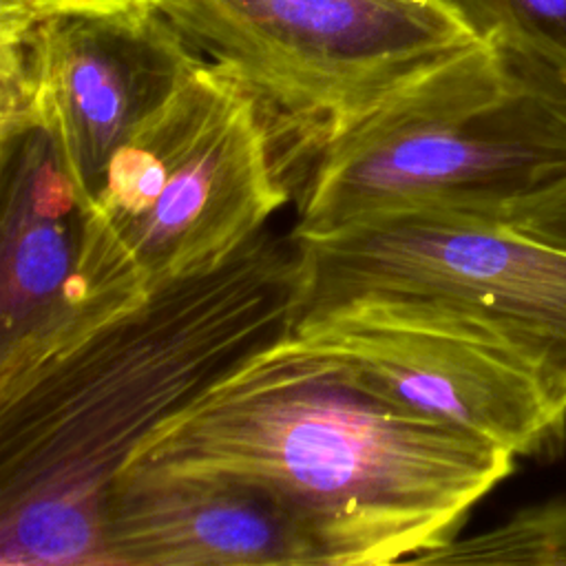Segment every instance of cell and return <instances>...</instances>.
Masks as SVG:
<instances>
[{
  "instance_id": "cell-4",
  "label": "cell",
  "mask_w": 566,
  "mask_h": 566,
  "mask_svg": "<svg viewBox=\"0 0 566 566\" xmlns=\"http://www.w3.org/2000/svg\"><path fill=\"white\" fill-rule=\"evenodd\" d=\"M566 175V75L478 42L314 157L294 237L409 208L502 217Z\"/></svg>"
},
{
  "instance_id": "cell-5",
  "label": "cell",
  "mask_w": 566,
  "mask_h": 566,
  "mask_svg": "<svg viewBox=\"0 0 566 566\" xmlns=\"http://www.w3.org/2000/svg\"><path fill=\"white\" fill-rule=\"evenodd\" d=\"M265 108L279 148L312 157L482 42L447 0H150Z\"/></svg>"
},
{
  "instance_id": "cell-13",
  "label": "cell",
  "mask_w": 566,
  "mask_h": 566,
  "mask_svg": "<svg viewBox=\"0 0 566 566\" xmlns=\"http://www.w3.org/2000/svg\"><path fill=\"white\" fill-rule=\"evenodd\" d=\"M142 4H150V0H0V35L20 33L51 15L115 11Z\"/></svg>"
},
{
  "instance_id": "cell-1",
  "label": "cell",
  "mask_w": 566,
  "mask_h": 566,
  "mask_svg": "<svg viewBox=\"0 0 566 566\" xmlns=\"http://www.w3.org/2000/svg\"><path fill=\"white\" fill-rule=\"evenodd\" d=\"M511 451L418 416L287 332L153 429L119 473H226L272 491L327 566L420 562L515 469Z\"/></svg>"
},
{
  "instance_id": "cell-8",
  "label": "cell",
  "mask_w": 566,
  "mask_h": 566,
  "mask_svg": "<svg viewBox=\"0 0 566 566\" xmlns=\"http://www.w3.org/2000/svg\"><path fill=\"white\" fill-rule=\"evenodd\" d=\"M378 396L513 455L555 458L562 424L535 378L493 336L444 307L365 298L301 314L292 329Z\"/></svg>"
},
{
  "instance_id": "cell-2",
  "label": "cell",
  "mask_w": 566,
  "mask_h": 566,
  "mask_svg": "<svg viewBox=\"0 0 566 566\" xmlns=\"http://www.w3.org/2000/svg\"><path fill=\"white\" fill-rule=\"evenodd\" d=\"M292 234L259 232L214 270L104 321L0 398V564L102 566V506L133 449L292 329Z\"/></svg>"
},
{
  "instance_id": "cell-10",
  "label": "cell",
  "mask_w": 566,
  "mask_h": 566,
  "mask_svg": "<svg viewBox=\"0 0 566 566\" xmlns=\"http://www.w3.org/2000/svg\"><path fill=\"white\" fill-rule=\"evenodd\" d=\"M2 144L0 398L75 336L84 208L49 137L29 128Z\"/></svg>"
},
{
  "instance_id": "cell-6",
  "label": "cell",
  "mask_w": 566,
  "mask_h": 566,
  "mask_svg": "<svg viewBox=\"0 0 566 566\" xmlns=\"http://www.w3.org/2000/svg\"><path fill=\"white\" fill-rule=\"evenodd\" d=\"M292 239L303 272L294 321L365 298L444 307L513 354L566 424V250L502 217L440 208L385 212Z\"/></svg>"
},
{
  "instance_id": "cell-7",
  "label": "cell",
  "mask_w": 566,
  "mask_h": 566,
  "mask_svg": "<svg viewBox=\"0 0 566 566\" xmlns=\"http://www.w3.org/2000/svg\"><path fill=\"white\" fill-rule=\"evenodd\" d=\"M201 60L153 2L44 18L0 35V139L42 130L86 210L113 153Z\"/></svg>"
},
{
  "instance_id": "cell-9",
  "label": "cell",
  "mask_w": 566,
  "mask_h": 566,
  "mask_svg": "<svg viewBox=\"0 0 566 566\" xmlns=\"http://www.w3.org/2000/svg\"><path fill=\"white\" fill-rule=\"evenodd\" d=\"M327 566L298 515L226 473H117L102 506V566Z\"/></svg>"
},
{
  "instance_id": "cell-12",
  "label": "cell",
  "mask_w": 566,
  "mask_h": 566,
  "mask_svg": "<svg viewBox=\"0 0 566 566\" xmlns=\"http://www.w3.org/2000/svg\"><path fill=\"white\" fill-rule=\"evenodd\" d=\"M502 219L537 241L566 250V175L513 201Z\"/></svg>"
},
{
  "instance_id": "cell-11",
  "label": "cell",
  "mask_w": 566,
  "mask_h": 566,
  "mask_svg": "<svg viewBox=\"0 0 566 566\" xmlns=\"http://www.w3.org/2000/svg\"><path fill=\"white\" fill-rule=\"evenodd\" d=\"M478 40L566 75V0H447Z\"/></svg>"
},
{
  "instance_id": "cell-3",
  "label": "cell",
  "mask_w": 566,
  "mask_h": 566,
  "mask_svg": "<svg viewBox=\"0 0 566 566\" xmlns=\"http://www.w3.org/2000/svg\"><path fill=\"white\" fill-rule=\"evenodd\" d=\"M287 195L265 108L203 57L113 153L84 210L73 343L157 287L226 263Z\"/></svg>"
}]
</instances>
